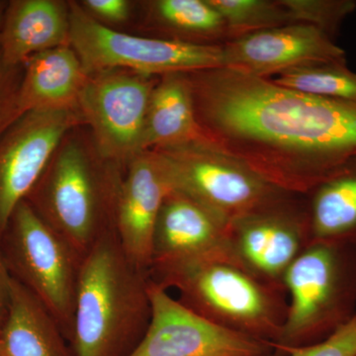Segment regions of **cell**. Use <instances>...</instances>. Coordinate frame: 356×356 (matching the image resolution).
<instances>
[{
  "label": "cell",
  "mask_w": 356,
  "mask_h": 356,
  "mask_svg": "<svg viewBox=\"0 0 356 356\" xmlns=\"http://www.w3.org/2000/svg\"><path fill=\"white\" fill-rule=\"evenodd\" d=\"M65 337L51 312L13 277L0 330L2 356H70Z\"/></svg>",
  "instance_id": "cell-18"
},
{
  "label": "cell",
  "mask_w": 356,
  "mask_h": 356,
  "mask_svg": "<svg viewBox=\"0 0 356 356\" xmlns=\"http://www.w3.org/2000/svg\"><path fill=\"white\" fill-rule=\"evenodd\" d=\"M222 16L229 40L293 24L280 0H208Z\"/></svg>",
  "instance_id": "cell-23"
},
{
  "label": "cell",
  "mask_w": 356,
  "mask_h": 356,
  "mask_svg": "<svg viewBox=\"0 0 356 356\" xmlns=\"http://www.w3.org/2000/svg\"><path fill=\"white\" fill-rule=\"evenodd\" d=\"M204 137L281 191L305 196L356 159V104L225 67L187 74Z\"/></svg>",
  "instance_id": "cell-1"
},
{
  "label": "cell",
  "mask_w": 356,
  "mask_h": 356,
  "mask_svg": "<svg viewBox=\"0 0 356 356\" xmlns=\"http://www.w3.org/2000/svg\"><path fill=\"white\" fill-rule=\"evenodd\" d=\"M149 274L136 266L112 232L84 255L72 323L74 356H128L152 316Z\"/></svg>",
  "instance_id": "cell-3"
},
{
  "label": "cell",
  "mask_w": 356,
  "mask_h": 356,
  "mask_svg": "<svg viewBox=\"0 0 356 356\" xmlns=\"http://www.w3.org/2000/svg\"><path fill=\"white\" fill-rule=\"evenodd\" d=\"M11 280H13V275L7 266L6 257L0 245V330L3 325L7 309H8Z\"/></svg>",
  "instance_id": "cell-28"
},
{
  "label": "cell",
  "mask_w": 356,
  "mask_h": 356,
  "mask_svg": "<svg viewBox=\"0 0 356 356\" xmlns=\"http://www.w3.org/2000/svg\"><path fill=\"white\" fill-rule=\"evenodd\" d=\"M70 46V1L11 0L0 27V54L10 67H23L41 51Z\"/></svg>",
  "instance_id": "cell-16"
},
{
  "label": "cell",
  "mask_w": 356,
  "mask_h": 356,
  "mask_svg": "<svg viewBox=\"0 0 356 356\" xmlns=\"http://www.w3.org/2000/svg\"><path fill=\"white\" fill-rule=\"evenodd\" d=\"M79 6L96 22L110 29L120 30L130 23L138 2L130 0H81Z\"/></svg>",
  "instance_id": "cell-27"
},
{
  "label": "cell",
  "mask_w": 356,
  "mask_h": 356,
  "mask_svg": "<svg viewBox=\"0 0 356 356\" xmlns=\"http://www.w3.org/2000/svg\"><path fill=\"white\" fill-rule=\"evenodd\" d=\"M203 261L238 266L229 243V224L193 199L172 191L163 201L154 228L151 269Z\"/></svg>",
  "instance_id": "cell-14"
},
{
  "label": "cell",
  "mask_w": 356,
  "mask_h": 356,
  "mask_svg": "<svg viewBox=\"0 0 356 356\" xmlns=\"http://www.w3.org/2000/svg\"><path fill=\"white\" fill-rule=\"evenodd\" d=\"M149 277L175 289L178 301L214 324L270 344L286 318L284 288L231 262L203 261L154 267Z\"/></svg>",
  "instance_id": "cell-4"
},
{
  "label": "cell",
  "mask_w": 356,
  "mask_h": 356,
  "mask_svg": "<svg viewBox=\"0 0 356 356\" xmlns=\"http://www.w3.org/2000/svg\"><path fill=\"white\" fill-rule=\"evenodd\" d=\"M207 140L196 118L193 95L187 74H163L153 89L143 149H165Z\"/></svg>",
  "instance_id": "cell-19"
},
{
  "label": "cell",
  "mask_w": 356,
  "mask_h": 356,
  "mask_svg": "<svg viewBox=\"0 0 356 356\" xmlns=\"http://www.w3.org/2000/svg\"><path fill=\"white\" fill-rule=\"evenodd\" d=\"M222 67L264 79L305 65L346 62L329 35L307 24H290L222 44Z\"/></svg>",
  "instance_id": "cell-13"
},
{
  "label": "cell",
  "mask_w": 356,
  "mask_h": 356,
  "mask_svg": "<svg viewBox=\"0 0 356 356\" xmlns=\"http://www.w3.org/2000/svg\"><path fill=\"white\" fill-rule=\"evenodd\" d=\"M159 77L121 69L88 74L77 108L103 158L126 168L144 152L147 108Z\"/></svg>",
  "instance_id": "cell-9"
},
{
  "label": "cell",
  "mask_w": 356,
  "mask_h": 356,
  "mask_svg": "<svg viewBox=\"0 0 356 356\" xmlns=\"http://www.w3.org/2000/svg\"><path fill=\"white\" fill-rule=\"evenodd\" d=\"M149 292L151 321L128 356H266L273 350L266 341L201 317L151 277Z\"/></svg>",
  "instance_id": "cell-12"
},
{
  "label": "cell",
  "mask_w": 356,
  "mask_h": 356,
  "mask_svg": "<svg viewBox=\"0 0 356 356\" xmlns=\"http://www.w3.org/2000/svg\"><path fill=\"white\" fill-rule=\"evenodd\" d=\"M70 47L86 74L129 70L147 76L191 74L222 67V44L185 43L110 29L70 1Z\"/></svg>",
  "instance_id": "cell-7"
},
{
  "label": "cell",
  "mask_w": 356,
  "mask_h": 356,
  "mask_svg": "<svg viewBox=\"0 0 356 356\" xmlns=\"http://www.w3.org/2000/svg\"><path fill=\"white\" fill-rule=\"evenodd\" d=\"M229 238L238 266L284 288L288 269L312 243L306 196L288 193L234 220Z\"/></svg>",
  "instance_id": "cell-10"
},
{
  "label": "cell",
  "mask_w": 356,
  "mask_h": 356,
  "mask_svg": "<svg viewBox=\"0 0 356 356\" xmlns=\"http://www.w3.org/2000/svg\"><path fill=\"white\" fill-rule=\"evenodd\" d=\"M305 196L312 243L356 245V159Z\"/></svg>",
  "instance_id": "cell-21"
},
{
  "label": "cell",
  "mask_w": 356,
  "mask_h": 356,
  "mask_svg": "<svg viewBox=\"0 0 356 356\" xmlns=\"http://www.w3.org/2000/svg\"><path fill=\"white\" fill-rule=\"evenodd\" d=\"M278 353L284 356H356V314L327 339L311 346Z\"/></svg>",
  "instance_id": "cell-25"
},
{
  "label": "cell",
  "mask_w": 356,
  "mask_h": 356,
  "mask_svg": "<svg viewBox=\"0 0 356 356\" xmlns=\"http://www.w3.org/2000/svg\"><path fill=\"white\" fill-rule=\"evenodd\" d=\"M172 191L165 166L156 152H142L126 165L117 202L115 233L129 259L147 273L152 266L159 212Z\"/></svg>",
  "instance_id": "cell-15"
},
{
  "label": "cell",
  "mask_w": 356,
  "mask_h": 356,
  "mask_svg": "<svg viewBox=\"0 0 356 356\" xmlns=\"http://www.w3.org/2000/svg\"><path fill=\"white\" fill-rule=\"evenodd\" d=\"M7 3H8V1H2V0H0V27H1L2 19H3L4 13H6Z\"/></svg>",
  "instance_id": "cell-29"
},
{
  "label": "cell",
  "mask_w": 356,
  "mask_h": 356,
  "mask_svg": "<svg viewBox=\"0 0 356 356\" xmlns=\"http://www.w3.org/2000/svg\"><path fill=\"white\" fill-rule=\"evenodd\" d=\"M293 24H307L322 30L331 38L343 21L356 9L353 0H280Z\"/></svg>",
  "instance_id": "cell-24"
},
{
  "label": "cell",
  "mask_w": 356,
  "mask_h": 356,
  "mask_svg": "<svg viewBox=\"0 0 356 356\" xmlns=\"http://www.w3.org/2000/svg\"><path fill=\"white\" fill-rule=\"evenodd\" d=\"M0 245L13 277L51 312L70 339L83 257L26 200L14 211Z\"/></svg>",
  "instance_id": "cell-6"
},
{
  "label": "cell",
  "mask_w": 356,
  "mask_h": 356,
  "mask_svg": "<svg viewBox=\"0 0 356 356\" xmlns=\"http://www.w3.org/2000/svg\"><path fill=\"white\" fill-rule=\"evenodd\" d=\"M0 356H2L1 343H0Z\"/></svg>",
  "instance_id": "cell-31"
},
{
  "label": "cell",
  "mask_w": 356,
  "mask_h": 356,
  "mask_svg": "<svg viewBox=\"0 0 356 356\" xmlns=\"http://www.w3.org/2000/svg\"><path fill=\"white\" fill-rule=\"evenodd\" d=\"M137 10L140 28L153 37L202 44L229 40L226 23L208 0H147L138 2Z\"/></svg>",
  "instance_id": "cell-20"
},
{
  "label": "cell",
  "mask_w": 356,
  "mask_h": 356,
  "mask_svg": "<svg viewBox=\"0 0 356 356\" xmlns=\"http://www.w3.org/2000/svg\"><path fill=\"white\" fill-rule=\"evenodd\" d=\"M84 125L79 110H31L0 135V238L65 135Z\"/></svg>",
  "instance_id": "cell-11"
},
{
  "label": "cell",
  "mask_w": 356,
  "mask_h": 356,
  "mask_svg": "<svg viewBox=\"0 0 356 356\" xmlns=\"http://www.w3.org/2000/svg\"><path fill=\"white\" fill-rule=\"evenodd\" d=\"M269 79L300 92L356 104V72L346 62L305 65Z\"/></svg>",
  "instance_id": "cell-22"
},
{
  "label": "cell",
  "mask_w": 356,
  "mask_h": 356,
  "mask_svg": "<svg viewBox=\"0 0 356 356\" xmlns=\"http://www.w3.org/2000/svg\"><path fill=\"white\" fill-rule=\"evenodd\" d=\"M153 151L161 156L173 191L201 204L229 226L234 220L289 193L208 140Z\"/></svg>",
  "instance_id": "cell-8"
},
{
  "label": "cell",
  "mask_w": 356,
  "mask_h": 356,
  "mask_svg": "<svg viewBox=\"0 0 356 356\" xmlns=\"http://www.w3.org/2000/svg\"><path fill=\"white\" fill-rule=\"evenodd\" d=\"M266 356H284V355H281L280 353H278V351L273 350V351H271L270 353H268V355H267Z\"/></svg>",
  "instance_id": "cell-30"
},
{
  "label": "cell",
  "mask_w": 356,
  "mask_h": 356,
  "mask_svg": "<svg viewBox=\"0 0 356 356\" xmlns=\"http://www.w3.org/2000/svg\"><path fill=\"white\" fill-rule=\"evenodd\" d=\"M22 67H10L0 54V135L20 116L19 88Z\"/></svg>",
  "instance_id": "cell-26"
},
{
  "label": "cell",
  "mask_w": 356,
  "mask_h": 356,
  "mask_svg": "<svg viewBox=\"0 0 356 356\" xmlns=\"http://www.w3.org/2000/svg\"><path fill=\"white\" fill-rule=\"evenodd\" d=\"M125 168L103 158L88 129L70 130L26 201L84 257L115 232Z\"/></svg>",
  "instance_id": "cell-2"
},
{
  "label": "cell",
  "mask_w": 356,
  "mask_h": 356,
  "mask_svg": "<svg viewBox=\"0 0 356 356\" xmlns=\"http://www.w3.org/2000/svg\"><path fill=\"white\" fill-rule=\"evenodd\" d=\"M286 318L274 350L317 343L356 314V245L311 243L283 280Z\"/></svg>",
  "instance_id": "cell-5"
},
{
  "label": "cell",
  "mask_w": 356,
  "mask_h": 356,
  "mask_svg": "<svg viewBox=\"0 0 356 356\" xmlns=\"http://www.w3.org/2000/svg\"><path fill=\"white\" fill-rule=\"evenodd\" d=\"M88 74L70 46L41 51L23 65L21 113L31 110H79Z\"/></svg>",
  "instance_id": "cell-17"
}]
</instances>
